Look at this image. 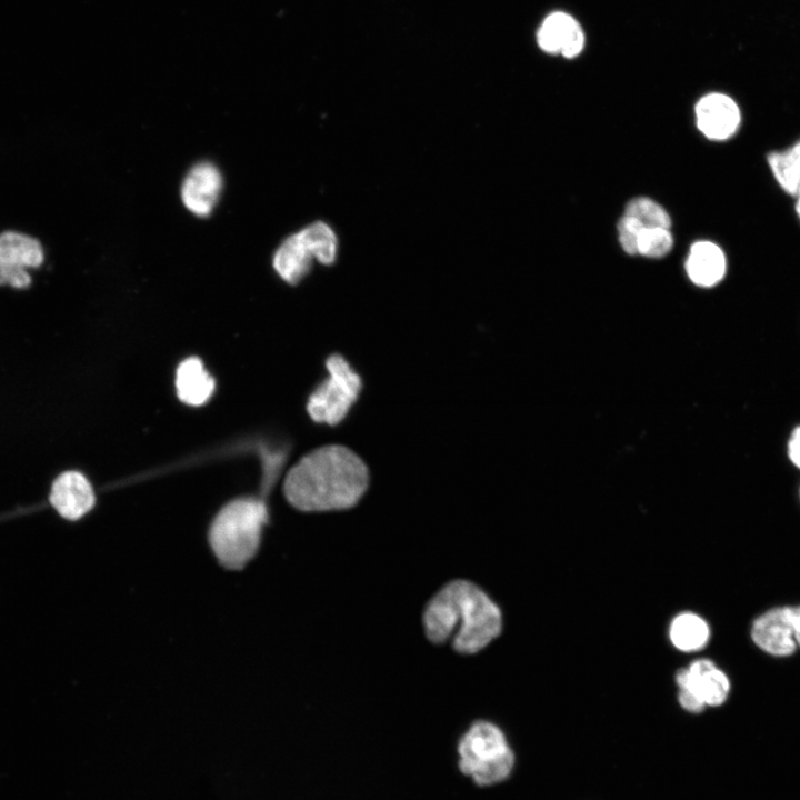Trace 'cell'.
<instances>
[{
    "mask_svg": "<svg viewBox=\"0 0 800 800\" xmlns=\"http://www.w3.org/2000/svg\"><path fill=\"white\" fill-rule=\"evenodd\" d=\"M642 224L633 217L623 214L618 222V239L623 251L630 256L638 254V239Z\"/></svg>",
    "mask_w": 800,
    "mask_h": 800,
    "instance_id": "obj_21",
    "label": "cell"
},
{
    "mask_svg": "<svg viewBox=\"0 0 800 800\" xmlns=\"http://www.w3.org/2000/svg\"><path fill=\"white\" fill-rule=\"evenodd\" d=\"M753 643L772 657H789L798 649L791 607H774L757 617L750 629Z\"/></svg>",
    "mask_w": 800,
    "mask_h": 800,
    "instance_id": "obj_8",
    "label": "cell"
},
{
    "mask_svg": "<svg viewBox=\"0 0 800 800\" xmlns=\"http://www.w3.org/2000/svg\"><path fill=\"white\" fill-rule=\"evenodd\" d=\"M176 388L179 399L189 406H201L212 394L214 380L196 357L183 360L177 370Z\"/></svg>",
    "mask_w": 800,
    "mask_h": 800,
    "instance_id": "obj_14",
    "label": "cell"
},
{
    "mask_svg": "<svg viewBox=\"0 0 800 800\" xmlns=\"http://www.w3.org/2000/svg\"><path fill=\"white\" fill-rule=\"evenodd\" d=\"M794 197H796V206H794V209H796V213H797V216H798V218H799V220H800V188H799V190L797 191V193L794 194Z\"/></svg>",
    "mask_w": 800,
    "mask_h": 800,
    "instance_id": "obj_25",
    "label": "cell"
},
{
    "mask_svg": "<svg viewBox=\"0 0 800 800\" xmlns=\"http://www.w3.org/2000/svg\"><path fill=\"white\" fill-rule=\"evenodd\" d=\"M459 768L480 787L507 780L516 764V754L504 732L493 722L478 720L458 743Z\"/></svg>",
    "mask_w": 800,
    "mask_h": 800,
    "instance_id": "obj_4",
    "label": "cell"
},
{
    "mask_svg": "<svg viewBox=\"0 0 800 800\" xmlns=\"http://www.w3.org/2000/svg\"><path fill=\"white\" fill-rule=\"evenodd\" d=\"M0 261L28 270L39 268L44 261V249L34 237L3 231L0 233Z\"/></svg>",
    "mask_w": 800,
    "mask_h": 800,
    "instance_id": "obj_15",
    "label": "cell"
},
{
    "mask_svg": "<svg viewBox=\"0 0 800 800\" xmlns=\"http://www.w3.org/2000/svg\"><path fill=\"white\" fill-rule=\"evenodd\" d=\"M310 249L314 261L328 266L334 262L338 251V239L334 231L326 222H313L299 231Z\"/></svg>",
    "mask_w": 800,
    "mask_h": 800,
    "instance_id": "obj_18",
    "label": "cell"
},
{
    "mask_svg": "<svg viewBox=\"0 0 800 800\" xmlns=\"http://www.w3.org/2000/svg\"><path fill=\"white\" fill-rule=\"evenodd\" d=\"M427 638L433 643L451 641L460 653L484 649L502 630L498 604L477 584L453 580L428 602L422 617Z\"/></svg>",
    "mask_w": 800,
    "mask_h": 800,
    "instance_id": "obj_2",
    "label": "cell"
},
{
    "mask_svg": "<svg viewBox=\"0 0 800 800\" xmlns=\"http://www.w3.org/2000/svg\"><path fill=\"white\" fill-rule=\"evenodd\" d=\"M678 702L684 711L697 713L723 704L730 693L729 677L708 658L693 660L676 672Z\"/></svg>",
    "mask_w": 800,
    "mask_h": 800,
    "instance_id": "obj_6",
    "label": "cell"
},
{
    "mask_svg": "<svg viewBox=\"0 0 800 800\" xmlns=\"http://www.w3.org/2000/svg\"><path fill=\"white\" fill-rule=\"evenodd\" d=\"M31 284L28 269L19 268L0 261V286L26 289Z\"/></svg>",
    "mask_w": 800,
    "mask_h": 800,
    "instance_id": "obj_22",
    "label": "cell"
},
{
    "mask_svg": "<svg viewBox=\"0 0 800 800\" xmlns=\"http://www.w3.org/2000/svg\"><path fill=\"white\" fill-rule=\"evenodd\" d=\"M537 42L547 53L572 59L583 50L586 37L576 18L564 11H553L539 26Z\"/></svg>",
    "mask_w": 800,
    "mask_h": 800,
    "instance_id": "obj_10",
    "label": "cell"
},
{
    "mask_svg": "<svg viewBox=\"0 0 800 800\" xmlns=\"http://www.w3.org/2000/svg\"><path fill=\"white\" fill-rule=\"evenodd\" d=\"M726 269V256L718 244L702 240L691 246L686 271L694 284L712 287L722 280Z\"/></svg>",
    "mask_w": 800,
    "mask_h": 800,
    "instance_id": "obj_12",
    "label": "cell"
},
{
    "mask_svg": "<svg viewBox=\"0 0 800 800\" xmlns=\"http://www.w3.org/2000/svg\"><path fill=\"white\" fill-rule=\"evenodd\" d=\"M673 246V238L667 228H643L638 239V254L649 258L666 256Z\"/></svg>",
    "mask_w": 800,
    "mask_h": 800,
    "instance_id": "obj_20",
    "label": "cell"
},
{
    "mask_svg": "<svg viewBox=\"0 0 800 800\" xmlns=\"http://www.w3.org/2000/svg\"><path fill=\"white\" fill-rule=\"evenodd\" d=\"M637 219L643 228H667L671 226L668 212L656 201L647 197L631 199L624 213Z\"/></svg>",
    "mask_w": 800,
    "mask_h": 800,
    "instance_id": "obj_19",
    "label": "cell"
},
{
    "mask_svg": "<svg viewBox=\"0 0 800 800\" xmlns=\"http://www.w3.org/2000/svg\"><path fill=\"white\" fill-rule=\"evenodd\" d=\"M267 518V506L257 498L234 499L221 508L210 524L208 542L223 568L240 570L252 560Z\"/></svg>",
    "mask_w": 800,
    "mask_h": 800,
    "instance_id": "obj_3",
    "label": "cell"
},
{
    "mask_svg": "<svg viewBox=\"0 0 800 800\" xmlns=\"http://www.w3.org/2000/svg\"><path fill=\"white\" fill-rule=\"evenodd\" d=\"M789 457L800 468V427L796 429L789 442Z\"/></svg>",
    "mask_w": 800,
    "mask_h": 800,
    "instance_id": "obj_23",
    "label": "cell"
},
{
    "mask_svg": "<svg viewBox=\"0 0 800 800\" xmlns=\"http://www.w3.org/2000/svg\"><path fill=\"white\" fill-rule=\"evenodd\" d=\"M767 161L780 188L794 197L800 188V140L788 149L770 152Z\"/></svg>",
    "mask_w": 800,
    "mask_h": 800,
    "instance_id": "obj_17",
    "label": "cell"
},
{
    "mask_svg": "<svg viewBox=\"0 0 800 800\" xmlns=\"http://www.w3.org/2000/svg\"><path fill=\"white\" fill-rule=\"evenodd\" d=\"M328 378L312 392L307 411L316 422L336 426L356 402L362 387L360 376L340 354L327 360Z\"/></svg>",
    "mask_w": 800,
    "mask_h": 800,
    "instance_id": "obj_5",
    "label": "cell"
},
{
    "mask_svg": "<svg viewBox=\"0 0 800 800\" xmlns=\"http://www.w3.org/2000/svg\"><path fill=\"white\" fill-rule=\"evenodd\" d=\"M369 469L351 449L327 444L303 456L287 473L288 502L306 512L346 510L356 506L369 486Z\"/></svg>",
    "mask_w": 800,
    "mask_h": 800,
    "instance_id": "obj_1",
    "label": "cell"
},
{
    "mask_svg": "<svg viewBox=\"0 0 800 800\" xmlns=\"http://www.w3.org/2000/svg\"><path fill=\"white\" fill-rule=\"evenodd\" d=\"M49 500L62 518L74 521L93 508L96 496L89 480L82 473L66 471L54 480Z\"/></svg>",
    "mask_w": 800,
    "mask_h": 800,
    "instance_id": "obj_11",
    "label": "cell"
},
{
    "mask_svg": "<svg viewBox=\"0 0 800 800\" xmlns=\"http://www.w3.org/2000/svg\"><path fill=\"white\" fill-rule=\"evenodd\" d=\"M222 189L223 177L220 169L211 161H200L184 176L180 198L189 212L206 218L218 204Z\"/></svg>",
    "mask_w": 800,
    "mask_h": 800,
    "instance_id": "obj_7",
    "label": "cell"
},
{
    "mask_svg": "<svg viewBox=\"0 0 800 800\" xmlns=\"http://www.w3.org/2000/svg\"><path fill=\"white\" fill-rule=\"evenodd\" d=\"M694 112L698 129L710 140H727L740 127L741 112L738 103L721 92H711L701 97Z\"/></svg>",
    "mask_w": 800,
    "mask_h": 800,
    "instance_id": "obj_9",
    "label": "cell"
},
{
    "mask_svg": "<svg viewBox=\"0 0 800 800\" xmlns=\"http://www.w3.org/2000/svg\"><path fill=\"white\" fill-rule=\"evenodd\" d=\"M791 618L796 643L800 648V606L791 607Z\"/></svg>",
    "mask_w": 800,
    "mask_h": 800,
    "instance_id": "obj_24",
    "label": "cell"
},
{
    "mask_svg": "<svg viewBox=\"0 0 800 800\" xmlns=\"http://www.w3.org/2000/svg\"><path fill=\"white\" fill-rule=\"evenodd\" d=\"M314 258L299 231L286 238L276 249L272 267L287 283L296 284L306 277Z\"/></svg>",
    "mask_w": 800,
    "mask_h": 800,
    "instance_id": "obj_13",
    "label": "cell"
},
{
    "mask_svg": "<svg viewBox=\"0 0 800 800\" xmlns=\"http://www.w3.org/2000/svg\"><path fill=\"white\" fill-rule=\"evenodd\" d=\"M668 633L672 646L679 651L688 653L702 650L711 637L708 622L692 611H683L674 616L669 624Z\"/></svg>",
    "mask_w": 800,
    "mask_h": 800,
    "instance_id": "obj_16",
    "label": "cell"
}]
</instances>
